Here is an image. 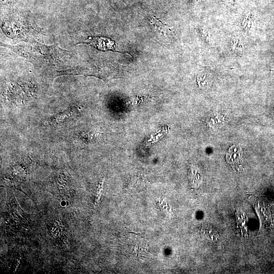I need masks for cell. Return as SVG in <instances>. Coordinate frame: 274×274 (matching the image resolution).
Segmentation results:
<instances>
[{
  "label": "cell",
  "instance_id": "1",
  "mask_svg": "<svg viewBox=\"0 0 274 274\" xmlns=\"http://www.w3.org/2000/svg\"><path fill=\"white\" fill-rule=\"evenodd\" d=\"M1 46L25 58L41 73L51 76H58L60 72L68 69V67L79 64L75 52L62 49L58 44L48 46L35 41L15 46L1 43Z\"/></svg>",
  "mask_w": 274,
  "mask_h": 274
},
{
  "label": "cell",
  "instance_id": "2",
  "mask_svg": "<svg viewBox=\"0 0 274 274\" xmlns=\"http://www.w3.org/2000/svg\"><path fill=\"white\" fill-rule=\"evenodd\" d=\"M1 21L3 32L17 42L31 43L43 34L29 11L6 10Z\"/></svg>",
  "mask_w": 274,
  "mask_h": 274
},
{
  "label": "cell",
  "instance_id": "3",
  "mask_svg": "<svg viewBox=\"0 0 274 274\" xmlns=\"http://www.w3.org/2000/svg\"><path fill=\"white\" fill-rule=\"evenodd\" d=\"M231 49L232 52L241 56L244 53V46L242 40L239 37L232 38L231 41Z\"/></svg>",
  "mask_w": 274,
  "mask_h": 274
},
{
  "label": "cell",
  "instance_id": "4",
  "mask_svg": "<svg viewBox=\"0 0 274 274\" xmlns=\"http://www.w3.org/2000/svg\"><path fill=\"white\" fill-rule=\"evenodd\" d=\"M151 23L154 25L157 29L163 33H166L170 31V27L166 24L163 23L160 20L155 17H152L150 20Z\"/></svg>",
  "mask_w": 274,
  "mask_h": 274
},
{
  "label": "cell",
  "instance_id": "5",
  "mask_svg": "<svg viewBox=\"0 0 274 274\" xmlns=\"http://www.w3.org/2000/svg\"><path fill=\"white\" fill-rule=\"evenodd\" d=\"M20 0H1V10H6L13 8Z\"/></svg>",
  "mask_w": 274,
  "mask_h": 274
}]
</instances>
